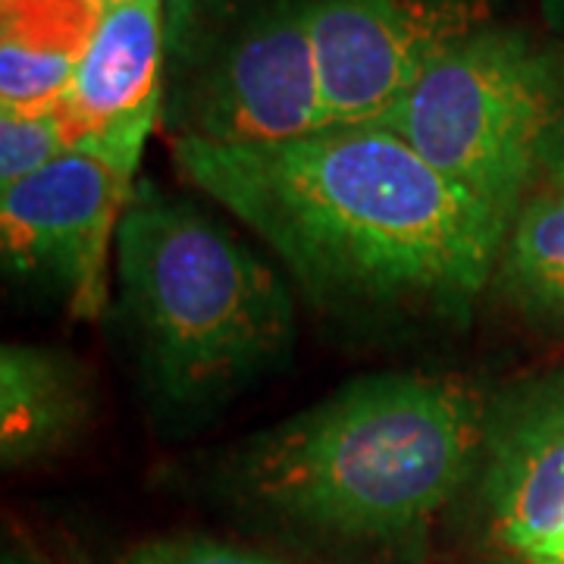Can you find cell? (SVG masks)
Wrapping results in <instances>:
<instances>
[{
  "label": "cell",
  "instance_id": "9a60e30c",
  "mask_svg": "<svg viewBox=\"0 0 564 564\" xmlns=\"http://www.w3.org/2000/svg\"><path fill=\"white\" fill-rule=\"evenodd\" d=\"M524 564H564V530H558L552 540H545L540 549H533Z\"/></svg>",
  "mask_w": 564,
  "mask_h": 564
},
{
  "label": "cell",
  "instance_id": "5bb4252c",
  "mask_svg": "<svg viewBox=\"0 0 564 564\" xmlns=\"http://www.w3.org/2000/svg\"><path fill=\"white\" fill-rule=\"evenodd\" d=\"M120 564H282L263 552L217 540H154L132 549Z\"/></svg>",
  "mask_w": 564,
  "mask_h": 564
},
{
  "label": "cell",
  "instance_id": "9c48e42d",
  "mask_svg": "<svg viewBox=\"0 0 564 564\" xmlns=\"http://www.w3.org/2000/svg\"><path fill=\"white\" fill-rule=\"evenodd\" d=\"M480 496L492 536L521 562L564 530V370L486 411Z\"/></svg>",
  "mask_w": 564,
  "mask_h": 564
},
{
  "label": "cell",
  "instance_id": "8fae6325",
  "mask_svg": "<svg viewBox=\"0 0 564 564\" xmlns=\"http://www.w3.org/2000/svg\"><path fill=\"white\" fill-rule=\"evenodd\" d=\"M496 273L530 321L564 333V192L530 202L514 217Z\"/></svg>",
  "mask_w": 564,
  "mask_h": 564
},
{
  "label": "cell",
  "instance_id": "7c38bea8",
  "mask_svg": "<svg viewBox=\"0 0 564 564\" xmlns=\"http://www.w3.org/2000/svg\"><path fill=\"white\" fill-rule=\"evenodd\" d=\"M79 66V54L0 39V110L54 117Z\"/></svg>",
  "mask_w": 564,
  "mask_h": 564
},
{
  "label": "cell",
  "instance_id": "277c9868",
  "mask_svg": "<svg viewBox=\"0 0 564 564\" xmlns=\"http://www.w3.org/2000/svg\"><path fill=\"white\" fill-rule=\"evenodd\" d=\"M380 126L511 229L527 204L564 192V47L484 25Z\"/></svg>",
  "mask_w": 564,
  "mask_h": 564
},
{
  "label": "cell",
  "instance_id": "30bf717a",
  "mask_svg": "<svg viewBox=\"0 0 564 564\" xmlns=\"http://www.w3.org/2000/svg\"><path fill=\"white\" fill-rule=\"evenodd\" d=\"M85 411V380L69 358L0 343V470L61 448Z\"/></svg>",
  "mask_w": 564,
  "mask_h": 564
},
{
  "label": "cell",
  "instance_id": "5b68a950",
  "mask_svg": "<svg viewBox=\"0 0 564 564\" xmlns=\"http://www.w3.org/2000/svg\"><path fill=\"white\" fill-rule=\"evenodd\" d=\"M484 25L486 0H311L323 129L383 122L433 63Z\"/></svg>",
  "mask_w": 564,
  "mask_h": 564
},
{
  "label": "cell",
  "instance_id": "e0dca14e",
  "mask_svg": "<svg viewBox=\"0 0 564 564\" xmlns=\"http://www.w3.org/2000/svg\"><path fill=\"white\" fill-rule=\"evenodd\" d=\"M0 564H29V562H22L20 555H13V552H0Z\"/></svg>",
  "mask_w": 564,
  "mask_h": 564
},
{
  "label": "cell",
  "instance_id": "ac0fdd59",
  "mask_svg": "<svg viewBox=\"0 0 564 564\" xmlns=\"http://www.w3.org/2000/svg\"><path fill=\"white\" fill-rule=\"evenodd\" d=\"M104 3H126V0H104Z\"/></svg>",
  "mask_w": 564,
  "mask_h": 564
},
{
  "label": "cell",
  "instance_id": "52a82bcc",
  "mask_svg": "<svg viewBox=\"0 0 564 564\" xmlns=\"http://www.w3.org/2000/svg\"><path fill=\"white\" fill-rule=\"evenodd\" d=\"M132 188L98 158L63 151L0 192V270L57 282L76 317H98Z\"/></svg>",
  "mask_w": 564,
  "mask_h": 564
},
{
  "label": "cell",
  "instance_id": "7a4b0ae2",
  "mask_svg": "<svg viewBox=\"0 0 564 564\" xmlns=\"http://www.w3.org/2000/svg\"><path fill=\"white\" fill-rule=\"evenodd\" d=\"M486 408L462 380L377 373L289 417L242 458L254 499L345 543H402L480 467Z\"/></svg>",
  "mask_w": 564,
  "mask_h": 564
},
{
  "label": "cell",
  "instance_id": "2e32d148",
  "mask_svg": "<svg viewBox=\"0 0 564 564\" xmlns=\"http://www.w3.org/2000/svg\"><path fill=\"white\" fill-rule=\"evenodd\" d=\"M543 13L552 29L564 32V0H543Z\"/></svg>",
  "mask_w": 564,
  "mask_h": 564
},
{
  "label": "cell",
  "instance_id": "8992f818",
  "mask_svg": "<svg viewBox=\"0 0 564 564\" xmlns=\"http://www.w3.org/2000/svg\"><path fill=\"white\" fill-rule=\"evenodd\" d=\"M321 129L311 0H273L204 69L185 107L182 135L248 148L302 139Z\"/></svg>",
  "mask_w": 564,
  "mask_h": 564
},
{
  "label": "cell",
  "instance_id": "d6986e66",
  "mask_svg": "<svg viewBox=\"0 0 564 564\" xmlns=\"http://www.w3.org/2000/svg\"><path fill=\"white\" fill-rule=\"evenodd\" d=\"M0 13H3V0H0Z\"/></svg>",
  "mask_w": 564,
  "mask_h": 564
},
{
  "label": "cell",
  "instance_id": "ba28073f",
  "mask_svg": "<svg viewBox=\"0 0 564 564\" xmlns=\"http://www.w3.org/2000/svg\"><path fill=\"white\" fill-rule=\"evenodd\" d=\"M163 0L104 3L54 120L69 151L135 180L161 110Z\"/></svg>",
  "mask_w": 564,
  "mask_h": 564
},
{
  "label": "cell",
  "instance_id": "6da1fadb",
  "mask_svg": "<svg viewBox=\"0 0 564 564\" xmlns=\"http://www.w3.org/2000/svg\"><path fill=\"white\" fill-rule=\"evenodd\" d=\"M173 154L326 304L458 311L492 280L508 239L496 214L380 122L248 148L180 135Z\"/></svg>",
  "mask_w": 564,
  "mask_h": 564
},
{
  "label": "cell",
  "instance_id": "3957f363",
  "mask_svg": "<svg viewBox=\"0 0 564 564\" xmlns=\"http://www.w3.org/2000/svg\"><path fill=\"white\" fill-rule=\"evenodd\" d=\"M113 258L148 370L176 402L229 392L292 343V302L270 263L151 182L132 188Z\"/></svg>",
  "mask_w": 564,
  "mask_h": 564
},
{
  "label": "cell",
  "instance_id": "4fadbf2b",
  "mask_svg": "<svg viewBox=\"0 0 564 564\" xmlns=\"http://www.w3.org/2000/svg\"><path fill=\"white\" fill-rule=\"evenodd\" d=\"M66 148L54 117H17L0 110V192L61 158Z\"/></svg>",
  "mask_w": 564,
  "mask_h": 564
}]
</instances>
